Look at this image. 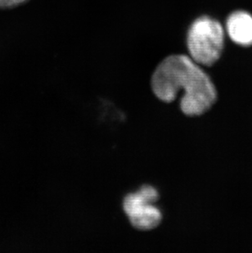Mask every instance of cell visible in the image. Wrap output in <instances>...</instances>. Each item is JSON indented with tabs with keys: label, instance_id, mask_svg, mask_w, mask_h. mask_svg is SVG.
Instances as JSON below:
<instances>
[{
	"label": "cell",
	"instance_id": "obj_1",
	"mask_svg": "<svg viewBox=\"0 0 252 253\" xmlns=\"http://www.w3.org/2000/svg\"><path fill=\"white\" fill-rule=\"evenodd\" d=\"M152 92L159 100L172 103L183 91L180 110L188 117L207 113L217 100V91L202 66L189 56L166 57L155 69L151 80Z\"/></svg>",
	"mask_w": 252,
	"mask_h": 253
},
{
	"label": "cell",
	"instance_id": "obj_2",
	"mask_svg": "<svg viewBox=\"0 0 252 253\" xmlns=\"http://www.w3.org/2000/svg\"><path fill=\"white\" fill-rule=\"evenodd\" d=\"M224 27L212 17L203 16L192 23L187 35L189 57L203 67H211L224 50Z\"/></svg>",
	"mask_w": 252,
	"mask_h": 253
},
{
	"label": "cell",
	"instance_id": "obj_3",
	"mask_svg": "<svg viewBox=\"0 0 252 253\" xmlns=\"http://www.w3.org/2000/svg\"><path fill=\"white\" fill-rule=\"evenodd\" d=\"M158 199L159 194L157 189L148 185L125 198L123 209L133 228L148 231L159 226L163 218L162 211L153 205Z\"/></svg>",
	"mask_w": 252,
	"mask_h": 253
},
{
	"label": "cell",
	"instance_id": "obj_4",
	"mask_svg": "<svg viewBox=\"0 0 252 253\" xmlns=\"http://www.w3.org/2000/svg\"><path fill=\"white\" fill-rule=\"evenodd\" d=\"M228 37L238 45H252V16L246 11H236L226 22Z\"/></svg>",
	"mask_w": 252,
	"mask_h": 253
},
{
	"label": "cell",
	"instance_id": "obj_5",
	"mask_svg": "<svg viewBox=\"0 0 252 253\" xmlns=\"http://www.w3.org/2000/svg\"><path fill=\"white\" fill-rule=\"evenodd\" d=\"M27 0H0V7L1 8H8L15 7L17 5L22 4Z\"/></svg>",
	"mask_w": 252,
	"mask_h": 253
}]
</instances>
